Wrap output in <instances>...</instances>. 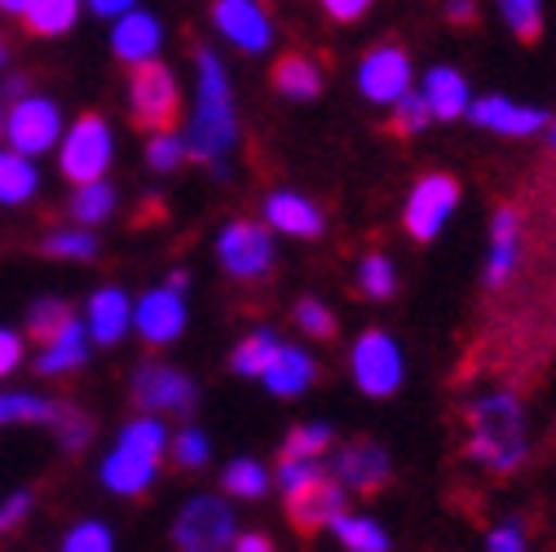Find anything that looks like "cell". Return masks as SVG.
I'll list each match as a JSON object with an SVG mask.
<instances>
[{
    "label": "cell",
    "instance_id": "obj_1",
    "mask_svg": "<svg viewBox=\"0 0 556 552\" xmlns=\"http://www.w3.org/2000/svg\"><path fill=\"white\" fill-rule=\"evenodd\" d=\"M190 160L203 164L217 181L230 177V155L239 147V106L230 89V72L213 49L194 53V115L186 128Z\"/></svg>",
    "mask_w": 556,
    "mask_h": 552
},
{
    "label": "cell",
    "instance_id": "obj_2",
    "mask_svg": "<svg viewBox=\"0 0 556 552\" xmlns=\"http://www.w3.org/2000/svg\"><path fill=\"white\" fill-rule=\"evenodd\" d=\"M530 455L526 406L513 389H485L468 402V460L491 473H517Z\"/></svg>",
    "mask_w": 556,
    "mask_h": 552
},
{
    "label": "cell",
    "instance_id": "obj_3",
    "mask_svg": "<svg viewBox=\"0 0 556 552\" xmlns=\"http://www.w3.org/2000/svg\"><path fill=\"white\" fill-rule=\"evenodd\" d=\"M173 434L164 421H155L151 411L147 416H137L119 429V442L111 447V455L102 460V487L111 495H147L155 487V477H160V460L168 451Z\"/></svg>",
    "mask_w": 556,
    "mask_h": 552
},
{
    "label": "cell",
    "instance_id": "obj_4",
    "mask_svg": "<svg viewBox=\"0 0 556 552\" xmlns=\"http://www.w3.org/2000/svg\"><path fill=\"white\" fill-rule=\"evenodd\" d=\"M235 535L239 517L230 509V495H190L173 517L177 552H230Z\"/></svg>",
    "mask_w": 556,
    "mask_h": 552
},
{
    "label": "cell",
    "instance_id": "obj_5",
    "mask_svg": "<svg viewBox=\"0 0 556 552\" xmlns=\"http://www.w3.org/2000/svg\"><path fill=\"white\" fill-rule=\"evenodd\" d=\"M350 376L367 398H393L406 380V354L393 331L367 327L350 344Z\"/></svg>",
    "mask_w": 556,
    "mask_h": 552
},
{
    "label": "cell",
    "instance_id": "obj_6",
    "mask_svg": "<svg viewBox=\"0 0 556 552\" xmlns=\"http://www.w3.org/2000/svg\"><path fill=\"white\" fill-rule=\"evenodd\" d=\"M115 160V133L102 115H80L58 142V168L66 181H98Z\"/></svg>",
    "mask_w": 556,
    "mask_h": 552
},
{
    "label": "cell",
    "instance_id": "obj_7",
    "mask_svg": "<svg viewBox=\"0 0 556 552\" xmlns=\"http://www.w3.org/2000/svg\"><path fill=\"white\" fill-rule=\"evenodd\" d=\"M217 261L230 279L239 284H261L265 274L274 269L278 252H274V230L265 222H248V217H235L222 226L217 235Z\"/></svg>",
    "mask_w": 556,
    "mask_h": 552
},
{
    "label": "cell",
    "instance_id": "obj_8",
    "mask_svg": "<svg viewBox=\"0 0 556 552\" xmlns=\"http://www.w3.org/2000/svg\"><path fill=\"white\" fill-rule=\"evenodd\" d=\"M455 209H459V181L451 173H425V177H415V186L406 190L402 226L415 243H433L446 230Z\"/></svg>",
    "mask_w": 556,
    "mask_h": 552
},
{
    "label": "cell",
    "instance_id": "obj_9",
    "mask_svg": "<svg viewBox=\"0 0 556 552\" xmlns=\"http://www.w3.org/2000/svg\"><path fill=\"white\" fill-rule=\"evenodd\" d=\"M128 111L142 128H173L177 111H181V89H177V76L173 66H164L160 58L155 62H142L132 66V80H128Z\"/></svg>",
    "mask_w": 556,
    "mask_h": 552
},
{
    "label": "cell",
    "instance_id": "obj_10",
    "mask_svg": "<svg viewBox=\"0 0 556 552\" xmlns=\"http://www.w3.org/2000/svg\"><path fill=\"white\" fill-rule=\"evenodd\" d=\"M354 80H358V93H363L371 106H393L402 93H410V89H415V66H410V53H406L402 45L384 40V45H376V49H367V53H363Z\"/></svg>",
    "mask_w": 556,
    "mask_h": 552
},
{
    "label": "cell",
    "instance_id": "obj_11",
    "mask_svg": "<svg viewBox=\"0 0 556 552\" xmlns=\"http://www.w3.org/2000/svg\"><path fill=\"white\" fill-rule=\"evenodd\" d=\"M327 468H331V477L350 495H371V491H380L384 481H389L393 460H389V451L376 438H350V442H336L331 447Z\"/></svg>",
    "mask_w": 556,
    "mask_h": 552
},
{
    "label": "cell",
    "instance_id": "obj_12",
    "mask_svg": "<svg viewBox=\"0 0 556 552\" xmlns=\"http://www.w3.org/2000/svg\"><path fill=\"white\" fill-rule=\"evenodd\" d=\"M128 389H132V402L142 411H151V416H160V411H168V416H190L194 402H199L194 380L168 363H142L132 372Z\"/></svg>",
    "mask_w": 556,
    "mask_h": 552
},
{
    "label": "cell",
    "instance_id": "obj_13",
    "mask_svg": "<svg viewBox=\"0 0 556 552\" xmlns=\"http://www.w3.org/2000/svg\"><path fill=\"white\" fill-rule=\"evenodd\" d=\"M5 137L10 147L23 151V155H45L62 142V111L58 102L40 98V93H23L10 102V115H5Z\"/></svg>",
    "mask_w": 556,
    "mask_h": 552
},
{
    "label": "cell",
    "instance_id": "obj_14",
    "mask_svg": "<svg viewBox=\"0 0 556 552\" xmlns=\"http://www.w3.org/2000/svg\"><path fill=\"white\" fill-rule=\"evenodd\" d=\"M283 509H288V522L301 535H314V530H327L331 517H340L344 509H350V491L331 477V468H323V473H314L305 481V487L283 495Z\"/></svg>",
    "mask_w": 556,
    "mask_h": 552
},
{
    "label": "cell",
    "instance_id": "obj_15",
    "mask_svg": "<svg viewBox=\"0 0 556 552\" xmlns=\"http://www.w3.org/2000/svg\"><path fill=\"white\" fill-rule=\"evenodd\" d=\"M213 27L239 53L274 49V18L265 14L261 0H213Z\"/></svg>",
    "mask_w": 556,
    "mask_h": 552
},
{
    "label": "cell",
    "instance_id": "obj_16",
    "mask_svg": "<svg viewBox=\"0 0 556 552\" xmlns=\"http://www.w3.org/2000/svg\"><path fill=\"white\" fill-rule=\"evenodd\" d=\"M186 323H190V310H186V292H173L168 284L164 288H151L142 301L132 305V327L147 344L164 350V344L181 340L186 336Z\"/></svg>",
    "mask_w": 556,
    "mask_h": 552
},
{
    "label": "cell",
    "instance_id": "obj_17",
    "mask_svg": "<svg viewBox=\"0 0 556 552\" xmlns=\"http://www.w3.org/2000/svg\"><path fill=\"white\" fill-rule=\"evenodd\" d=\"M468 120L485 133H500V137H534V133H547L552 115L543 106H530V102H513L504 93H485V98H472L468 106Z\"/></svg>",
    "mask_w": 556,
    "mask_h": 552
},
{
    "label": "cell",
    "instance_id": "obj_18",
    "mask_svg": "<svg viewBox=\"0 0 556 552\" xmlns=\"http://www.w3.org/2000/svg\"><path fill=\"white\" fill-rule=\"evenodd\" d=\"M517 265H521V213L513 209V203H504V209H495V217H491V239H485L481 284L491 288V292L508 288Z\"/></svg>",
    "mask_w": 556,
    "mask_h": 552
},
{
    "label": "cell",
    "instance_id": "obj_19",
    "mask_svg": "<svg viewBox=\"0 0 556 552\" xmlns=\"http://www.w3.org/2000/svg\"><path fill=\"white\" fill-rule=\"evenodd\" d=\"M265 226L274 235H288V239H323L327 217L314 199H305L296 190H274L265 199Z\"/></svg>",
    "mask_w": 556,
    "mask_h": 552
},
{
    "label": "cell",
    "instance_id": "obj_20",
    "mask_svg": "<svg viewBox=\"0 0 556 552\" xmlns=\"http://www.w3.org/2000/svg\"><path fill=\"white\" fill-rule=\"evenodd\" d=\"M111 49H115V58L128 62V66L155 62L160 49H164V27H160V18L147 14V10H128V14H119L115 27H111Z\"/></svg>",
    "mask_w": 556,
    "mask_h": 552
},
{
    "label": "cell",
    "instance_id": "obj_21",
    "mask_svg": "<svg viewBox=\"0 0 556 552\" xmlns=\"http://www.w3.org/2000/svg\"><path fill=\"white\" fill-rule=\"evenodd\" d=\"M314 380H318V359H314L309 350H301V344H288V340H283V350L274 354V363H269L265 376H261V385H265L274 398H283V402L309 393Z\"/></svg>",
    "mask_w": 556,
    "mask_h": 552
},
{
    "label": "cell",
    "instance_id": "obj_22",
    "mask_svg": "<svg viewBox=\"0 0 556 552\" xmlns=\"http://www.w3.org/2000/svg\"><path fill=\"white\" fill-rule=\"evenodd\" d=\"M85 327L93 344H119L132 327V301L124 288H98L85 305Z\"/></svg>",
    "mask_w": 556,
    "mask_h": 552
},
{
    "label": "cell",
    "instance_id": "obj_23",
    "mask_svg": "<svg viewBox=\"0 0 556 552\" xmlns=\"http://www.w3.org/2000/svg\"><path fill=\"white\" fill-rule=\"evenodd\" d=\"M89 327L80 318H72L66 327H58L49 340H40V354H36V372L45 376H62V372H76L89 363Z\"/></svg>",
    "mask_w": 556,
    "mask_h": 552
},
{
    "label": "cell",
    "instance_id": "obj_24",
    "mask_svg": "<svg viewBox=\"0 0 556 552\" xmlns=\"http://www.w3.org/2000/svg\"><path fill=\"white\" fill-rule=\"evenodd\" d=\"M420 93H425L433 120H468L472 89H468V76L455 72V66H429L420 80Z\"/></svg>",
    "mask_w": 556,
    "mask_h": 552
},
{
    "label": "cell",
    "instance_id": "obj_25",
    "mask_svg": "<svg viewBox=\"0 0 556 552\" xmlns=\"http://www.w3.org/2000/svg\"><path fill=\"white\" fill-rule=\"evenodd\" d=\"M269 85H274L278 98H288V102H314L323 93L327 76H323V62H314L309 53H283L274 62Z\"/></svg>",
    "mask_w": 556,
    "mask_h": 552
},
{
    "label": "cell",
    "instance_id": "obj_26",
    "mask_svg": "<svg viewBox=\"0 0 556 552\" xmlns=\"http://www.w3.org/2000/svg\"><path fill=\"white\" fill-rule=\"evenodd\" d=\"M331 539L344 548V552H393V539H389V530L376 522V517H367V513H350L344 509L340 517H331Z\"/></svg>",
    "mask_w": 556,
    "mask_h": 552
},
{
    "label": "cell",
    "instance_id": "obj_27",
    "mask_svg": "<svg viewBox=\"0 0 556 552\" xmlns=\"http://www.w3.org/2000/svg\"><path fill=\"white\" fill-rule=\"evenodd\" d=\"M278 350H283V340H278V331H274V327H256V331H248V336L235 344V354H230V372H235V376H248V380H261Z\"/></svg>",
    "mask_w": 556,
    "mask_h": 552
},
{
    "label": "cell",
    "instance_id": "obj_28",
    "mask_svg": "<svg viewBox=\"0 0 556 552\" xmlns=\"http://www.w3.org/2000/svg\"><path fill=\"white\" fill-rule=\"evenodd\" d=\"M269 487H274V473H269L261 460H252V455L230 460V464H226V473H222V491H226L230 500H243V504L265 500V495H269Z\"/></svg>",
    "mask_w": 556,
    "mask_h": 552
},
{
    "label": "cell",
    "instance_id": "obj_29",
    "mask_svg": "<svg viewBox=\"0 0 556 552\" xmlns=\"http://www.w3.org/2000/svg\"><path fill=\"white\" fill-rule=\"evenodd\" d=\"M40 190V173H36V160L23 155V151H0V203H27L31 195Z\"/></svg>",
    "mask_w": 556,
    "mask_h": 552
},
{
    "label": "cell",
    "instance_id": "obj_30",
    "mask_svg": "<svg viewBox=\"0 0 556 552\" xmlns=\"http://www.w3.org/2000/svg\"><path fill=\"white\" fill-rule=\"evenodd\" d=\"M115 199H119L115 186L106 177H98V181H80L72 190V203H66V209H72V222L76 226H102L115 213Z\"/></svg>",
    "mask_w": 556,
    "mask_h": 552
},
{
    "label": "cell",
    "instance_id": "obj_31",
    "mask_svg": "<svg viewBox=\"0 0 556 552\" xmlns=\"http://www.w3.org/2000/svg\"><path fill=\"white\" fill-rule=\"evenodd\" d=\"M354 284H358V292L367 301H393L402 279H397V265H393L389 252H367L358 261V269H354Z\"/></svg>",
    "mask_w": 556,
    "mask_h": 552
},
{
    "label": "cell",
    "instance_id": "obj_32",
    "mask_svg": "<svg viewBox=\"0 0 556 552\" xmlns=\"http://www.w3.org/2000/svg\"><path fill=\"white\" fill-rule=\"evenodd\" d=\"M62 402L36 393H0V425H58Z\"/></svg>",
    "mask_w": 556,
    "mask_h": 552
},
{
    "label": "cell",
    "instance_id": "obj_33",
    "mask_svg": "<svg viewBox=\"0 0 556 552\" xmlns=\"http://www.w3.org/2000/svg\"><path fill=\"white\" fill-rule=\"evenodd\" d=\"M80 10H85V0H31L23 18L36 36H66L76 27Z\"/></svg>",
    "mask_w": 556,
    "mask_h": 552
},
{
    "label": "cell",
    "instance_id": "obj_34",
    "mask_svg": "<svg viewBox=\"0 0 556 552\" xmlns=\"http://www.w3.org/2000/svg\"><path fill=\"white\" fill-rule=\"evenodd\" d=\"M331 447H336V429L327 421H305L283 438V455H296V460H327Z\"/></svg>",
    "mask_w": 556,
    "mask_h": 552
},
{
    "label": "cell",
    "instance_id": "obj_35",
    "mask_svg": "<svg viewBox=\"0 0 556 552\" xmlns=\"http://www.w3.org/2000/svg\"><path fill=\"white\" fill-rule=\"evenodd\" d=\"M186 160H190L186 133H177V128H155V133L147 137V168H151V173H177Z\"/></svg>",
    "mask_w": 556,
    "mask_h": 552
},
{
    "label": "cell",
    "instance_id": "obj_36",
    "mask_svg": "<svg viewBox=\"0 0 556 552\" xmlns=\"http://www.w3.org/2000/svg\"><path fill=\"white\" fill-rule=\"evenodd\" d=\"M500 5V18L504 27L521 40V45H534L543 36V0H495Z\"/></svg>",
    "mask_w": 556,
    "mask_h": 552
},
{
    "label": "cell",
    "instance_id": "obj_37",
    "mask_svg": "<svg viewBox=\"0 0 556 552\" xmlns=\"http://www.w3.org/2000/svg\"><path fill=\"white\" fill-rule=\"evenodd\" d=\"M45 252L58 256V261H93L98 256V235L89 226H66V230H53L45 239Z\"/></svg>",
    "mask_w": 556,
    "mask_h": 552
},
{
    "label": "cell",
    "instance_id": "obj_38",
    "mask_svg": "<svg viewBox=\"0 0 556 552\" xmlns=\"http://www.w3.org/2000/svg\"><path fill=\"white\" fill-rule=\"evenodd\" d=\"M389 111H393V128H397L402 137H420V133H425L429 124H438L420 89H410V93H402V98H397V102H393Z\"/></svg>",
    "mask_w": 556,
    "mask_h": 552
},
{
    "label": "cell",
    "instance_id": "obj_39",
    "mask_svg": "<svg viewBox=\"0 0 556 552\" xmlns=\"http://www.w3.org/2000/svg\"><path fill=\"white\" fill-rule=\"evenodd\" d=\"M168 451H173L177 468H186V473H194V468H203L207 460H213V442H207V434L194 429V425H186L181 434H173Z\"/></svg>",
    "mask_w": 556,
    "mask_h": 552
},
{
    "label": "cell",
    "instance_id": "obj_40",
    "mask_svg": "<svg viewBox=\"0 0 556 552\" xmlns=\"http://www.w3.org/2000/svg\"><path fill=\"white\" fill-rule=\"evenodd\" d=\"M292 323H296V331H305L309 340H331V336H336V314H331L318 297H301V301L292 305Z\"/></svg>",
    "mask_w": 556,
    "mask_h": 552
},
{
    "label": "cell",
    "instance_id": "obj_41",
    "mask_svg": "<svg viewBox=\"0 0 556 552\" xmlns=\"http://www.w3.org/2000/svg\"><path fill=\"white\" fill-rule=\"evenodd\" d=\"M76 314L66 310V301H58V297H40L31 310H27V331L36 336V340H49L58 327H66Z\"/></svg>",
    "mask_w": 556,
    "mask_h": 552
},
{
    "label": "cell",
    "instance_id": "obj_42",
    "mask_svg": "<svg viewBox=\"0 0 556 552\" xmlns=\"http://www.w3.org/2000/svg\"><path fill=\"white\" fill-rule=\"evenodd\" d=\"M62 552H115V535L106 522H76L62 539Z\"/></svg>",
    "mask_w": 556,
    "mask_h": 552
},
{
    "label": "cell",
    "instance_id": "obj_43",
    "mask_svg": "<svg viewBox=\"0 0 556 552\" xmlns=\"http://www.w3.org/2000/svg\"><path fill=\"white\" fill-rule=\"evenodd\" d=\"M53 434H58V442H62L66 451H80V447L93 438V421L85 416V411H76V406H66V402H62V416H58Z\"/></svg>",
    "mask_w": 556,
    "mask_h": 552
},
{
    "label": "cell",
    "instance_id": "obj_44",
    "mask_svg": "<svg viewBox=\"0 0 556 552\" xmlns=\"http://www.w3.org/2000/svg\"><path fill=\"white\" fill-rule=\"evenodd\" d=\"M485 552H530V535L517 517L508 522H495L491 530H485Z\"/></svg>",
    "mask_w": 556,
    "mask_h": 552
},
{
    "label": "cell",
    "instance_id": "obj_45",
    "mask_svg": "<svg viewBox=\"0 0 556 552\" xmlns=\"http://www.w3.org/2000/svg\"><path fill=\"white\" fill-rule=\"evenodd\" d=\"M318 5H323L327 18H336V23H363V18L371 14L376 0H318Z\"/></svg>",
    "mask_w": 556,
    "mask_h": 552
},
{
    "label": "cell",
    "instance_id": "obj_46",
    "mask_svg": "<svg viewBox=\"0 0 556 552\" xmlns=\"http://www.w3.org/2000/svg\"><path fill=\"white\" fill-rule=\"evenodd\" d=\"M18 363H23V340H18V331L0 327V376H10Z\"/></svg>",
    "mask_w": 556,
    "mask_h": 552
},
{
    "label": "cell",
    "instance_id": "obj_47",
    "mask_svg": "<svg viewBox=\"0 0 556 552\" xmlns=\"http://www.w3.org/2000/svg\"><path fill=\"white\" fill-rule=\"evenodd\" d=\"M27 509H31V495H27V491H18V495H10V500H0V535L14 530V526L27 517Z\"/></svg>",
    "mask_w": 556,
    "mask_h": 552
},
{
    "label": "cell",
    "instance_id": "obj_48",
    "mask_svg": "<svg viewBox=\"0 0 556 552\" xmlns=\"http://www.w3.org/2000/svg\"><path fill=\"white\" fill-rule=\"evenodd\" d=\"M230 552H278V548H274V539L261 535V530H239L235 543H230Z\"/></svg>",
    "mask_w": 556,
    "mask_h": 552
},
{
    "label": "cell",
    "instance_id": "obj_49",
    "mask_svg": "<svg viewBox=\"0 0 556 552\" xmlns=\"http://www.w3.org/2000/svg\"><path fill=\"white\" fill-rule=\"evenodd\" d=\"M89 5V14H98V18H119V14H128V10H137V0H85Z\"/></svg>",
    "mask_w": 556,
    "mask_h": 552
},
{
    "label": "cell",
    "instance_id": "obj_50",
    "mask_svg": "<svg viewBox=\"0 0 556 552\" xmlns=\"http://www.w3.org/2000/svg\"><path fill=\"white\" fill-rule=\"evenodd\" d=\"M446 23H455V27H468L472 18H477V0H446Z\"/></svg>",
    "mask_w": 556,
    "mask_h": 552
},
{
    "label": "cell",
    "instance_id": "obj_51",
    "mask_svg": "<svg viewBox=\"0 0 556 552\" xmlns=\"http://www.w3.org/2000/svg\"><path fill=\"white\" fill-rule=\"evenodd\" d=\"M27 5H31V0H0V14H14V18H23V14H27Z\"/></svg>",
    "mask_w": 556,
    "mask_h": 552
},
{
    "label": "cell",
    "instance_id": "obj_52",
    "mask_svg": "<svg viewBox=\"0 0 556 552\" xmlns=\"http://www.w3.org/2000/svg\"><path fill=\"white\" fill-rule=\"evenodd\" d=\"M168 288H173V292H186V288H190V274H186V269H173V274H168Z\"/></svg>",
    "mask_w": 556,
    "mask_h": 552
},
{
    "label": "cell",
    "instance_id": "obj_53",
    "mask_svg": "<svg viewBox=\"0 0 556 552\" xmlns=\"http://www.w3.org/2000/svg\"><path fill=\"white\" fill-rule=\"evenodd\" d=\"M547 147L556 151V115H552V124H547Z\"/></svg>",
    "mask_w": 556,
    "mask_h": 552
},
{
    "label": "cell",
    "instance_id": "obj_54",
    "mask_svg": "<svg viewBox=\"0 0 556 552\" xmlns=\"http://www.w3.org/2000/svg\"><path fill=\"white\" fill-rule=\"evenodd\" d=\"M10 66V49H5V40H0V72H5Z\"/></svg>",
    "mask_w": 556,
    "mask_h": 552
},
{
    "label": "cell",
    "instance_id": "obj_55",
    "mask_svg": "<svg viewBox=\"0 0 556 552\" xmlns=\"http://www.w3.org/2000/svg\"><path fill=\"white\" fill-rule=\"evenodd\" d=\"M0 133H5V115H0Z\"/></svg>",
    "mask_w": 556,
    "mask_h": 552
}]
</instances>
